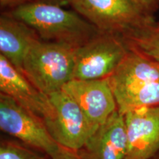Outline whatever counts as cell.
I'll use <instances>...</instances> for the list:
<instances>
[{
  "label": "cell",
  "mask_w": 159,
  "mask_h": 159,
  "mask_svg": "<svg viewBox=\"0 0 159 159\" xmlns=\"http://www.w3.org/2000/svg\"><path fill=\"white\" fill-rule=\"evenodd\" d=\"M34 29L43 41L77 48L101 33L75 11L61 5L33 1L7 11Z\"/></svg>",
  "instance_id": "cell-1"
},
{
  "label": "cell",
  "mask_w": 159,
  "mask_h": 159,
  "mask_svg": "<svg viewBox=\"0 0 159 159\" xmlns=\"http://www.w3.org/2000/svg\"><path fill=\"white\" fill-rule=\"evenodd\" d=\"M108 79L120 114L159 106V61L130 48Z\"/></svg>",
  "instance_id": "cell-2"
},
{
  "label": "cell",
  "mask_w": 159,
  "mask_h": 159,
  "mask_svg": "<svg viewBox=\"0 0 159 159\" xmlns=\"http://www.w3.org/2000/svg\"><path fill=\"white\" fill-rule=\"evenodd\" d=\"M76 48L41 40L30 49L21 73L35 88L47 96L72 79Z\"/></svg>",
  "instance_id": "cell-3"
},
{
  "label": "cell",
  "mask_w": 159,
  "mask_h": 159,
  "mask_svg": "<svg viewBox=\"0 0 159 159\" xmlns=\"http://www.w3.org/2000/svg\"><path fill=\"white\" fill-rule=\"evenodd\" d=\"M83 19L102 33L124 37L156 23L134 0H66Z\"/></svg>",
  "instance_id": "cell-4"
},
{
  "label": "cell",
  "mask_w": 159,
  "mask_h": 159,
  "mask_svg": "<svg viewBox=\"0 0 159 159\" xmlns=\"http://www.w3.org/2000/svg\"><path fill=\"white\" fill-rule=\"evenodd\" d=\"M129 51L122 36L101 32L75 49L72 79L108 78Z\"/></svg>",
  "instance_id": "cell-5"
},
{
  "label": "cell",
  "mask_w": 159,
  "mask_h": 159,
  "mask_svg": "<svg viewBox=\"0 0 159 159\" xmlns=\"http://www.w3.org/2000/svg\"><path fill=\"white\" fill-rule=\"evenodd\" d=\"M0 128L43 151L52 159H64L73 152L55 142L41 119L2 93L0 94Z\"/></svg>",
  "instance_id": "cell-6"
},
{
  "label": "cell",
  "mask_w": 159,
  "mask_h": 159,
  "mask_svg": "<svg viewBox=\"0 0 159 159\" xmlns=\"http://www.w3.org/2000/svg\"><path fill=\"white\" fill-rule=\"evenodd\" d=\"M48 97L52 110L43 122L49 134L67 150H81L96 130L77 102L65 91H55Z\"/></svg>",
  "instance_id": "cell-7"
},
{
  "label": "cell",
  "mask_w": 159,
  "mask_h": 159,
  "mask_svg": "<svg viewBox=\"0 0 159 159\" xmlns=\"http://www.w3.org/2000/svg\"><path fill=\"white\" fill-rule=\"evenodd\" d=\"M72 98L95 130L117 110L108 79H71L63 87Z\"/></svg>",
  "instance_id": "cell-8"
},
{
  "label": "cell",
  "mask_w": 159,
  "mask_h": 159,
  "mask_svg": "<svg viewBox=\"0 0 159 159\" xmlns=\"http://www.w3.org/2000/svg\"><path fill=\"white\" fill-rule=\"evenodd\" d=\"M127 151L124 159H152L159 152V106L143 107L124 115Z\"/></svg>",
  "instance_id": "cell-9"
},
{
  "label": "cell",
  "mask_w": 159,
  "mask_h": 159,
  "mask_svg": "<svg viewBox=\"0 0 159 159\" xmlns=\"http://www.w3.org/2000/svg\"><path fill=\"white\" fill-rule=\"evenodd\" d=\"M0 91L42 121L51 112L49 97L35 88L21 71L1 54Z\"/></svg>",
  "instance_id": "cell-10"
},
{
  "label": "cell",
  "mask_w": 159,
  "mask_h": 159,
  "mask_svg": "<svg viewBox=\"0 0 159 159\" xmlns=\"http://www.w3.org/2000/svg\"><path fill=\"white\" fill-rule=\"evenodd\" d=\"M80 159H124L127 135L124 115L114 111L88 139Z\"/></svg>",
  "instance_id": "cell-11"
},
{
  "label": "cell",
  "mask_w": 159,
  "mask_h": 159,
  "mask_svg": "<svg viewBox=\"0 0 159 159\" xmlns=\"http://www.w3.org/2000/svg\"><path fill=\"white\" fill-rule=\"evenodd\" d=\"M42 40L34 29L5 12L0 17V54L21 72L30 49Z\"/></svg>",
  "instance_id": "cell-12"
},
{
  "label": "cell",
  "mask_w": 159,
  "mask_h": 159,
  "mask_svg": "<svg viewBox=\"0 0 159 159\" xmlns=\"http://www.w3.org/2000/svg\"><path fill=\"white\" fill-rule=\"evenodd\" d=\"M0 159H43L29 149L12 142H2Z\"/></svg>",
  "instance_id": "cell-13"
},
{
  "label": "cell",
  "mask_w": 159,
  "mask_h": 159,
  "mask_svg": "<svg viewBox=\"0 0 159 159\" xmlns=\"http://www.w3.org/2000/svg\"><path fill=\"white\" fill-rule=\"evenodd\" d=\"M147 13L153 15L159 9V0H134Z\"/></svg>",
  "instance_id": "cell-14"
},
{
  "label": "cell",
  "mask_w": 159,
  "mask_h": 159,
  "mask_svg": "<svg viewBox=\"0 0 159 159\" xmlns=\"http://www.w3.org/2000/svg\"><path fill=\"white\" fill-rule=\"evenodd\" d=\"M35 0H0V5L3 9H9V11L16 8L25 4Z\"/></svg>",
  "instance_id": "cell-15"
},
{
  "label": "cell",
  "mask_w": 159,
  "mask_h": 159,
  "mask_svg": "<svg viewBox=\"0 0 159 159\" xmlns=\"http://www.w3.org/2000/svg\"><path fill=\"white\" fill-rule=\"evenodd\" d=\"M37 1H43V2H46L56 4V5H64V4L67 3L66 0H37Z\"/></svg>",
  "instance_id": "cell-16"
},
{
  "label": "cell",
  "mask_w": 159,
  "mask_h": 159,
  "mask_svg": "<svg viewBox=\"0 0 159 159\" xmlns=\"http://www.w3.org/2000/svg\"><path fill=\"white\" fill-rule=\"evenodd\" d=\"M64 159H80V158L79 156H77L76 154L74 153V152H72L69 156H67Z\"/></svg>",
  "instance_id": "cell-17"
},
{
  "label": "cell",
  "mask_w": 159,
  "mask_h": 159,
  "mask_svg": "<svg viewBox=\"0 0 159 159\" xmlns=\"http://www.w3.org/2000/svg\"><path fill=\"white\" fill-rule=\"evenodd\" d=\"M152 159H159V152H158V154H157V155H156V156H155L153 158H152Z\"/></svg>",
  "instance_id": "cell-18"
}]
</instances>
